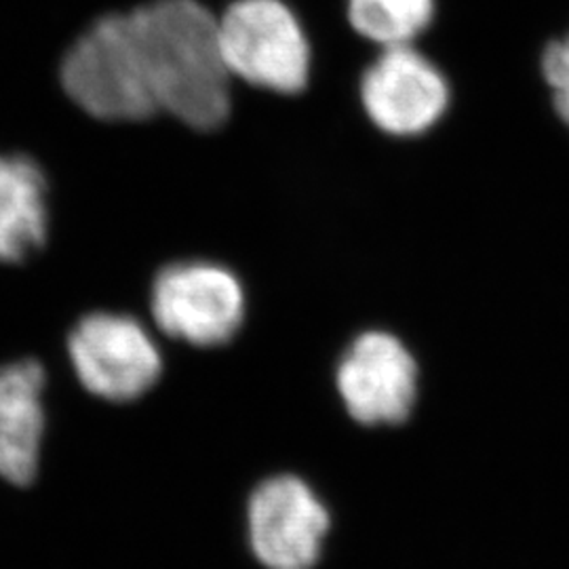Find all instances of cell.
Here are the masks:
<instances>
[{"label":"cell","mask_w":569,"mask_h":569,"mask_svg":"<svg viewBox=\"0 0 569 569\" xmlns=\"http://www.w3.org/2000/svg\"><path fill=\"white\" fill-rule=\"evenodd\" d=\"M159 114L209 136L234 112L218 13L204 0H142L129 7Z\"/></svg>","instance_id":"obj_1"},{"label":"cell","mask_w":569,"mask_h":569,"mask_svg":"<svg viewBox=\"0 0 569 569\" xmlns=\"http://www.w3.org/2000/svg\"><path fill=\"white\" fill-rule=\"evenodd\" d=\"M58 82L89 121L131 127L159 117L129 9L103 11L82 26L60 56Z\"/></svg>","instance_id":"obj_2"},{"label":"cell","mask_w":569,"mask_h":569,"mask_svg":"<svg viewBox=\"0 0 569 569\" xmlns=\"http://www.w3.org/2000/svg\"><path fill=\"white\" fill-rule=\"evenodd\" d=\"M220 47L234 82L298 98L312 77V44L287 0H230L218 16Z\"/></svg>","instance_id":"obj_3"},{"label":"cell","mask_w":569,"mask_h":569,"mask_svg":"<svg viewBox=\"0 0 569 569\" xmlns=\"http://www.w3.org/2000/svg\"><path fill=\"white\" fill-rule=\"evenodd\" d=\"M148 310L164 338L209 352L239 338L247 326L249 296L230 266L186 258L157 270L150 281Z\"/></svg>","instance_id":"obj_4"},{"label":"cell","mask_w":569,"mask_h":569,"mask_svg":"<svg viewBox=\"0 0 569 569\" xmlns=\"http://www.w3.org/2000/svg\"><path fill=\"white\" fill-rule=\"evenodd\" d=\"M68 366L79 387L110 406H129L163 382V348L129 312L91 310L66 336Z\"/></svg>","instance_id":"obj_5"},{"label":"cell","mask_w":569,"mask_h":569,"mask_svg":"<svg viewBox=\"0 0 569 569\" xmlns=\"http://www.w3.org/2000/svg\"><path fill=\"white\" fill-rule=\"evenodd\" d=\"M418 363L401 338L385 329L359 333L336 366L346 413L363 427H397L418 401Z\"/></svg>","instance_id":"obj_6"},{"label":"cell","mask_w":569,"mask_h":569,"mask_svg":"<svg viewBox=\"0 0 569 569\" xmlns=\"http://www.w3.org/2000/svg\"><path fill=\"white\" fill-rule=\"evenodd\" d=\"M359 100L369 122L392 138H416L443 119L451 87L413 44L388 47L361 74Z\"/></svg>","instance_id":"obj_7"},{"label":"cell","mask_w":569,"mask_h":569,"mask_svg":"<svg viewBox=\"0 0 569 569\" xmlns=\"http://www.w3.org/2000/svg\"><path fill=\"white\" fill-rule=\"evenodd\" d=\"M249 542L268 569H312L317 566L329 512L319 496L296 475L262 481L249 498Z\"/></svg>","instance_id":"obj_8"},{"label":"cell","mask_w":569,"mask_h":569,"mask_svg":"<svg viewBox=\"0 0 569 569\" xmlns=\"http://www.w3.org/2000/svg\"><path fill=\"white\" fill-rule=\"evenodd\" d=\"M47 387L49 373L34 357L0 366V477L13 486H30L39 475Z\"/></svg>","instance_id":"obj_9"},{"label":"cell","mask_w":569,"mask_h":569,"mask_svg":"<svg viewBox=\"0 0 569 569\" xmlns=\"http://www.w3.org/2000/svg\"><path fill=\"white\" fill-rule=\"evenodd\" d=\"M51 183L23 152H0V266H21L51 241Z\"/></svg>","instance_id":"obj_10"},{"label":"cell","mask_w":569,"mask_h":569,"mask_svg":"<svg viewBox=\"0 0 569 569\" xmlns=\"http://www.w3.org/2000/svg\"><path fill=\"white\" fill-rule=\"evenodd\" d=\"M437 13V0H346L350 28L380 49L413 44Z\"/></svg>","instance_id":"obj_11"},{"label":"cell","mask_w":569,"mask_h":569,"mask_svg":"<svg viewBox=\"0 0 569 569\" xmlns=\"http://www.w3.org/2000/svg\"><path fill=\"white\" fill-rule=\"evenodd\" d=\"M542 77L552 96H569V34L550 41L542 53Z\"/></svg>","instance_id":"obj_12"},{"label":"cell","mask_w":569,"mask_h":569,"mask_svg":"<svg viewBox=\"0 0 569 569\" xmlns=\"http://www.w3.org/2000/svg\"><path fill=\"white\" fill-rule=\"evenodd\" d=\"M555 108H557V114L569 127V96H555Z\"/></svg>","instance_id":"obj_13"}]
</instances>
